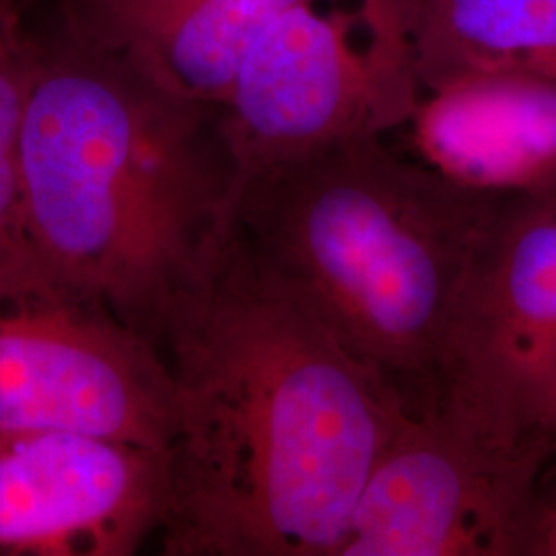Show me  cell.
Listing matches in <instances>:
<instances>
[{"label":"cell","instance_id":"6","mask_svg":"<svg viewBox=\"0 0 556 556\" xmlns=\"http://www.w3.org/2000/svg\"><path fill=\"white\" fill-rule=\"evenodd\" d=\"M435 406L542 475L555 462L556 190L498 200Z\"/></svg>","mask_w":556,"mask_h":556},{"label":"cell","instance_id":"10","mask_svg":"<svg viewBox=\"0 0 556 556\" xmlns=\"http://www.w3.org/2000/svg\"><path fill=\"white\" fill-rule=\"evenodd\" d=\"M307 0H100L116 54L181 100L219 110L260 38Z\"/></svg>","mask_w":556,"mask_h":556},{"label":"cell","instance_id":"4","mask_svg":"<svg viewBox=\"0 0 556 556\" xmlns=\"http://www.w3.org/2000/svg\"><path fill=\"white\" fill-rule=\"evenodd\" d=\"M174 415L157 342L27 248L0 260V433L64 431L165 452Z\"/></svg>","mask_w":556,"mask_h":556},{"label":"cell","instance_id":"12","mask_svg":"<svg viewBox=\"0 0 556 556\" xmlns=\"http://www.w3.org/2000/svg\"><path fill=\"white\" fill-rule=\"evenodd\" d=\"M25 62L0 52V260L25 250L21 220V124Z\"/></svg>","mask_w":556,"mask_h":556},{"label":"cell","instance_id":"5","mask_svg":"<svg viewBox=\"0 0 556 556\" xmlns=\"http://www.w3.org/2000/svg\"><path fill=\"white\" fill-rule=\"evenodd\" d=\"M307 0L287 11L243 60L219 105L239 184L340 140L406 124L420 98L415 59L396 0L355 13ZM239 190V188H238Z\"/></svg>","mask_w":556,"mask_h":556},{"label":"cell","instance_id":"14","mask_svg":"<svg viewBox=\"0 0 556 556\" xmlns=\"http://www.w3.org/2000/svg\"><path fill=\"white\" fill-rule=\"evenodd\" d=\"M0 52H4V54H17L9 0H0Z\"/></svg>","mask_w":556,"mask_h":556},{"label":"cell","instance_id":"3","mask_svg":"<svg viewBox=\"0 0 556 556\" xmlns=\"http://www.w3.org/2000/svg\"><path fill=\"white\" fill-rule=\"evenodd\" d=\"M383 135L340 140L239 184L245 248L408 413L435 406L498 197L400 157Z\"/></svg>","mask_w":556,"mask_h":556},{"label":"cell","instance_id":"1","mask_svg":"<svg viewBox=\"0 0 556 556\" xmlns=\"http://www.w3.org/2000/svg\"><path fill=\"white\" fill-rule=\"evenodd\" d=\"M165 556H337L408 415L238 238L169 305Z\"/></svg>","mask_w":556,"mask_h":556},{"label":"cell","instance_id":"2","mask_svg":"<svg viewBox=\"0 0 556 556\" xmlns=\"http://www.w3.org/2000/svg\"><path fill=\"white\" fill-rule=\"evenodd\" d=\"M238 186L217 110L119 54L25 62V248L153 342L229 236Z\"/></svg>","mask_w":556,"mask_h":556},{"label":"cell","instance_id":"9","mask_svg":"<svg viewBox=\"0 0 556 556\" xmlns=\"http://www.w3.org/2000/svg\"><path fill=\"white\" fill-rule=\"evenodd\" d=\"M418 160L486 197L556 190V79L482 71L420 93L406 122Z\"/></svg>","mask_w":556,"mask_h":556},{"label":"cell","instance_id":"11","mask_svg":"<svg viewBox=\"0 0 556 556\" xmlns=\"http://www.w3.org/2000/svg\"><path fill=\"white\" fill-rule=\"evenodd\" d=\"M425 89L482 71L556 79V0H396Z\"/></svg>","mask_w":556,"mask_h":556},{"label":"cell","instance_id":"13","mask_svg":"<svg viewBox=\"0 0 556 556\" xmlns=\"http://www.w3.org/2000/svg\"><path fill=\"white\" fill-rule=\"evenodd\" d=\"M521 556H556V480L540 482Z\"/></svg>","mask_w":556,"mask_h":556},{"label":"cell","instance_id":"8","mask_svg":"<svg viewBox=\"0 0 556 556\" xmlns=\"http://www.w3.org/2000/svg\"><path fill=\"white\" fill-rule=\"evenodd\" d=\"M167 509L165 452L118 439L0 433V556H135Z\"/></svg>","mask_w":556,"mask_h":556},{"label":"cell","instance_id":"7","mask_svg":"<svg viewBox=\"0 0 556 556\" xmlns=\"http://www.w3.org/2000/svg\"><path fill=\"white\" fill-rule=\"evenodd\" d=\"M542 477L443 406L408 413L337 556H521Z\"/></svg>","mask_w":556,"mask_h":556}]
</instances>
